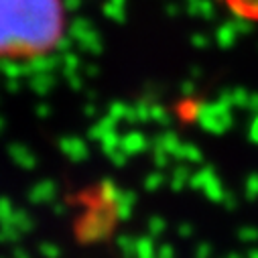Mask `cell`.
Instances as JSON below:
<instances>
[{
    "label": "cell",
    "instance_id": "cell-1",
    "mask_svg": "<svg viewBox=\"0 0 258 258\" xmlns=\"http://www.w3.org/2000/svg\"><path fill=\"white\" fill-rule=\"evenodd\" d=\"M66 29L61 0H0V57L33 59L53 51Z\"/></svg>",
    "mask_w": 258,
    "mask_h": 258
},
{
    "label": "cell",
    "instance_id": "cell-2",
    "mask_svg": "<svg viewBox=\"0 0 258 258\" xmlns=\"http://www.w3.org/2000/svg\"><path fill=\"white\" fill-rule=\"evenodd\" d=\"M222 3L238 17L258 23V0H222Z\"/></svg>",
    "mask_w": 258,
    "mask_h": 258
}]
</instances>
